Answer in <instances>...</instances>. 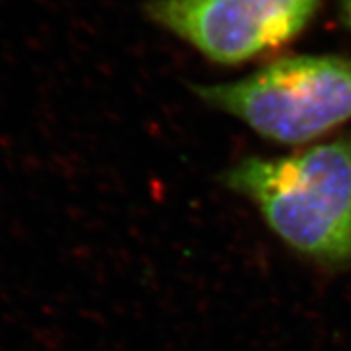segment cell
<instances>
[{
    "label": "cell",
    "mask_w": 351,
    "mask_h": 351,
    "mask_svg": "<svg viewBox=\"0 0 351 351\" xmlns=\"http://www.w3.org/2000/svg\"><path fill=\"white\" fill-rule=\"evenodd\" d=\"M221 183L303 262L351 273V133L282 156H245Z\"/></svg>",
    "instance_id": "1"
},
{
    "label": "cell",
    "mask_w": 351,
    "mask_h": 351,
    "mask_svg": "<svg viewBox=\"0 0 351 351\" xmlns=\"http://www.w3.org/2000/svg\"><path fill=\"white\" fill-rule=\"evenodd\" d=\"M192 92L260 138L300 147L351 121V58L283 56L237 81L192 84Z\"/></svg>",
    "instance_id": "2"
},
{
    "label": "cell",
    "mask_w": 351,
    "mask_h": 351,
    "mask_svg": "<svg viewBox=\"0 0 351 351\" xmlns=\"http://www.w3.org/2000/svg\"><path fill=\"white\" fill-rule=\"evenodd\" d=\"M323 0H147L151 23L219 66L258 61L296 42Z\"/></svg>",
    "instance_id": "3"
},
{
    "label": "cell",
    "mask_w": 351,
    "mask_h": 351,
    "mask_svg": "<svg viewBox=\"0 0 351 351\" xmlns=\"http://www.w3.org/2000/svg\"><path fill=\"white\" fill-rule=\"evenodd\" d=\"M339 14L344 27L351 33V0H339Z\"/></svg>",
    "instance_id": "4"
}]
</instances>
